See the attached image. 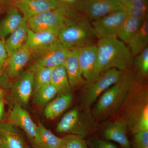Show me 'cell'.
<instances>
[{
    "mask_svg": "<svg viewBox=\"0 0 148 148\" xmlns=\"http://www.w3.org/2000/svg\"><path fill=\"white\" fill-rule=\"evenodd\" d=\"M133 95L124 119L132 134L148 130V92L143 90Z\"/></svg>",
    "mask_w": 148,
    "mask_h": 148,
    "instance_id": "4",
    "label": "cell"
},
{
    "mask_svg": "<svg viewBox=\"0 0 148 148\" xmlns=\"http://www.w3.org/2000/svg\"><path fill=\"white\" fill-rule=\"evenodd\" d=\"M124 77L123 71L111 69L104 72L92 82L87 84L82 96L83 103L85 108H90L103 92L121 81Z\"/></svg>",
    "mask_w": 148,
    "mask_h": 148,
    "instance_id": "6",
    "label": "cell"
},
{
    "mask_svg": "<svg viewBox=\"0 0 148 148\" xmlns=\"http://www.w3.org/2000/svg\"><path fill=\"white\" fill-rule=\"evenodd\" d=\"M128 127L123 119L112 123L105 128L103 132L106 140L118 143L121 148H131L127 136Z\"/></svg>",
    "mask_w": 148,
    "mask_h": 148,
    "instance_id": "18",
    "label": "cell"
},
{
    "mask_svg": "<svg viewBox=\"0 0 148 148\" xmlns=\"http://www.w3.org/2000/svg\"><path fill=\"white\" fill-rule=\"evenodd\" d=\"M11 1H12L13 3L14 4V3L19 2L22 1H24V0H11Z\"/></svg>",
    "mask_w": 148,
    "mask_h": 148,
    "instance_id": "40",
    "label": "cell"
},
{
    "mask_svg": "<svg viewBox=\"0 0 148 148\" xmlns=\"http://www.w3.org/2000/svg\"><path fill=\"white\" fill-rule=\"evenodd\" d=\"M72 19L64 10L57 8L28 18L27 23L29 29L33 32H51L58 35Z\"/></svg>",
    "mask_w": 148,
    "mask_h": 148,
    "instance_id": "5",
    "label": "cell"
},
{
    "mask_svg": "<svg viewBox=\"0 0 148 148\" xmlns=\"http://www.w3.org/2000/svg\"><path fill=\"white\" fill-rule=\"evenodd\" d=\"M4 111V104L2 100H0V121L2 118L3 116Z\"/></svg>",
    "mask_w": 148,
    "mask_h": 148,
    "instance_id": "37",
    "label": "cell"
},
{
    "mask_svg": "<svg viewBox=\"0 0 148 148\" xmlns=\"http://www.w3.org/2000/svg\"><path fill=\"white\" fill-rule=\"evenodd\" d=\"M4 97V92L0 88V100H2Z\"/></svg>",
    "mask_w": 148,
    "mask_h": 148,
    "instance_id": "39",
    "label": "cell"
},
{
    "mask_svg": "<svg viewBox=\"0 0 148 148\" xmlns=\"http://www.w3.org/2000/svg\"><path fill=\"white\" fill-rule=\"evenodd\" d=\"M135 63L143 76L148 73V47L135 56Z\"/></svg>",
    "mask_w": 148,
    "mask_h": 148,
    "instance_id": "32",
    "label": "cell"
},
{
    "mask_svg": "<svg viewBox=\"0 0 148 148\" xmlns=\"http://www.w3.org/2000/svg\"><path fill=\"white\" fill-rule=\"evenodd\" d=\"M97 40L91 24L85 18L71 19L57 36L58 42L68 49L95 44Z\"/></svg>",
    "mask_w": 148,
    "mask_h": 148,
    "instance_id": "3",
    "label": "cell"
},
{
    "mask_svg": "<svg viewBox=\"0 0 148 148\" xmlns=\"http://www.w3.org/2000/svg\"><path fill=\"white\" fill-rule=\"evenodd\" d=\"M127 16V14L123 8L92 21L91 25L98 40L103 38L117 37Z\"/></svg>",
    "mask_w": 148,
    "mask_h": 148,
    "instance_id": "7",
    "label": "cell"
},
{
    "mask_svg": "<svg viewBox=\"0 0 148 148\" xmlns=\"http://www.w3.org/2000/svg\"><path fill=\"white\" fill-rule=\"evenodd\" d=\"M96 45L98 77L104 72L111 69L123 71L133 62L134 57L127 46L117 37L99 39Z\"/></svg>",
    "mask_w": 148,
    "mask_h": 148,
    "instance_id": "1",
    "label": "cell"
},
{
    "mask_svg": "<svg viewBox=\"0 0 148 148\" xmlns=\"http://www.w3.org/2000/svg\"><path fill=\"white\" fill-rule=\"evenodd\" d=\"M147 18L127 16L121 27L117 37L125 43H127L139 31Z\"/></svg>",
    "mask_w": 148,
    "mask_h": 148,
    "instance_id": "24",
    "label": "cell"
},
{
    "mask_svg": "<svg viewBox=\"0 0 148 148\" xmlns=\"http://www.w3.org/2000/svg\"><path fill=\"white\" fill-rule=\"evenodd\" d=\"M69 49L64 47L58 41L44 49L32 53L34 63L48 68H54L64 64Z\"/></svg>",
    "mask_w": 148,
    "mask_h": 148,
    "instance_id": "8",
    "label": "cell"
},
{
    "mask_svg": "<svg viewBox=\"0 0 148 148\" xmlns=\"http://www.w3.org/2000/svg\"><path fill=\"white\" fill-rule=\"evenodd\" d=\"M34 88V75L29 69L18 76L12 86V94L18 102L23 105H27Z\"/></svg>",
    "mask_w": 148,
    "mask_h": 148,
    "instance_id": "13",
    "label": "cell"
},
{
    "mask_svg": "<svg viewBox=\"0 0 148 148\" xmlns=\"http://www.w3.org/2000/svg\"><path fill=\"white\" fill-rule=\"evenodd\" d=\"M12 6H13V3L11 0H0V14L6 12Z\"/></svg>",
    "mask_w": 148,
    "mask_h": 148,
    "instance_id": "36",
    "label": "cell"
},
{
    "mask_svg": "<svg viewBox=\"0 0 148 148\" xmlns=\"http://www.w3.org/2000/svg\"><path fill=\"white\" fill-rule=\"evenodd\" d=\"M32 55V52L25 44L11 53L6 61L9 76L12 78L18 76Z\"/></svg>",
    "mask_w": 148,
    "mask_h": 148,
    "instance_id": "17",
    "label": "cell"
},
{
    "mask_svg": "<svg viewBox=\"0 0 148 148\" xmlns=\"http://www.w3.org/2000/svg\"><path fill=\"white\" fill-rule=\"evenodd\" d=\"M131 148H148V130L134 134Z\"/></svg>",
    "mask_w": 148,
    "mask_h": 148,
    "instance_id": "33",
    "label": "cell"
},
{
    "mask_svg": "<svg viewBox=\"0 0 148 148\" xmlns=\"http://www.w3.org/2000/svg\"><path fill=\"white\" fill-rule=\"evenodd\" d=\"M50 83L58 90V94L71 92L72 88L64 64L53 68Z\"/></svg>",
    "mask_w": 148,
    "mask_h": 148,
    "instance_id": "26",
    "label": "cell"
},
{
    "mask_svg": "<svg viewBox=\"0 0 148 148\" xmlns=\"http://www.w3.org/2000/svg\"><path fill=\"white\" fill-rule=\"evenodd\" d=\"M34 93V103L40 106L49 103L58 94V90L51 83L40 87Z\"/></svg>",
    "mask_w": 148,
    "mask_h": 148,
    "instance_id": "29",
    "label": "cell"
},
{
    "mask_svg": "<svg viewBox=\"0 0 148 148\" xmlns=\"http://www.w3.org/2000/svg\"><path fill=\"white\" fill-rule=\"evenodd\" d=\"M71 92L58 94V96L53 99L44 110V114L48 119H55L63 113L69 108L73 101Z\"/></svg>",
    "mask_w": 148,
    "mask_h": 148,
    "instance_id": "22",
    "label": "cell"
},
{
    "mask_svg": "<svg viewBox=\"0 0 148 148\" xmlns=\"http://www.w3.org/2000/svg\"><path fill=\"white\" fill-rule=\"evenodd\" d=\"M79 60L83 77L87 84L98 77V49L96 44L79 48Z\"/></svg>",
    "mask_w": 148,
    "mask_h": 148,
    "instance_id": "11",
    "label": "cell"
},
{
    "mask_svg": "<svg viewBox=\"0 0 148 148\" xmlns=\"http://www.w3.org/2000/svg\"><path fill=\"white\" fill-rule=\"evenodd\" d=\"M29 1H31V0H29Z\"/></svg>",
    "mask_w": 148,
    "mask_h": 148,
    "instance_id": "42",
    "label": "cell"
},
{
    "mask_svg": "<svg viewBox=\"0 0 148 148\" xmlns=\"http://www.w3.org/2000/svg\"><path fill=\"white\" fill-rule=\"evenodd\" d=\"M53 68H48L33 63L30 67L34 77V92L40 87L50 83L51 76Z\"/></svg>",
    "mask_w": 148,
    "mask_h": 148,
    "instance_id": "28",
    "label": "cell"
},
{
    "mask_svg": "<svg viewBox=\"0 0 148 148\" xmlns=\"http://www.w3.org/2000/svg\"><path fill=\"white\" fill-rule=\"evenodd\" d=\"M56 130L59 133H70L83 138L87 136L88 132L84 118L77 108L72 109L64 115L57 125Z\"/></svg>",
    "mask_w": 148,
    "mask_h": 148,
    "instance_id": "10",
    "label": "cell"
},
{
    "mask_svg": "<svg viewBox=\"0 0 148 148\" xmlns=\"http://www.w3.org/2000/svg\"><path fill=\"white\" fill-rule=\"evenodd\" d=\"M24 16L16 7L12 6L6 11V14L0 21V38L5 40L18 27Z\"/></svg>",
    "mask_w": 148,
    "mask_h": 148,
    "instance_id": "20",
    "label": "cell"
},
{
    "mask_svg": "<svg viewBox=\"0 0 148 148\" xmlns=\"http://www.w3.org/2000/svg\"><path fill=\"white\" fill-rule=\"evenodd\" d=\"M29 30L27 18L24 16L23 21L18 28L13 31L5 40L8 56L13 51L25 44L27 40Z\"/></svg>",
    "mask_w": 148,
    "mask_h": 148,
    "instance_id": "23",
    "label": "cell"
},
{
    "mask_svg": "<svg viewBox=\"0 0 148 148\" xmlns=\"http://www.w3.org/2000/svg\"><path fill=\"white\" fill-rule=\"evenodd\" d=\"M26 148H32L31 147H29V146L27 145V147Z\"/></svg>",
    "mask_w": 148,
    "mask_h": 148,
    "instance_id": "41",
    "label": "cell"
},
{
    "mask_svg": "<svg viewBox=\"0 0 148 148\" xmlns=\"http://www.w3.org/2000/svg\"><path fill=\"white\" fill-rule=\"evenodd\" d=\"M10 123L19 127L25 132L31 143L38 135V125L32 120L28 111L18 104H15L10 112Z\"/></svg>",
    "mask_w": 148,
    "mask_h": 148,
    "instance_id": "12",
    "label": "cell"
},
{
    "mask_svg": "<svg viewBox=\"0 0 148 148\" xmlns=\"http://www.w3.org/2000/svg\"><path fill=\"white\" fill-rule=\"evenodd\" d=\"M27 146L16 126L10 122L0 123V148H26Z\"/></svg>",
    "mask_w": 148,
    "mask_h": 148,
    "instance_id": "14",
    "label": "cell"
},
{
    "mask_svg": "<svg viewBox=\"0 0 148 148\" xmlns=\"http://www.w3.org/2000/svg\"><path fill=\"white\" fill-rule=\"evenodd\" d=\"M56 1L58 3L59 8L64 10L70 18L77 20L85 18L82 15L83 5L84 0Z\"/></svg>",
    "mask_w": 148,
    "mask_h": 148,
    "instance_id": "27",
    "label": "cell"
},
{
    "mask_svg": "<svg viewBox=\"0 0 148 148\" xmlns=\"http://www.w3.org/2000/svg\"><path fill=\"white\" fill-rule=\"evenodd\" d=\"M129 49L133 57L142 52L148 44V19H146L142 27L136 34L127 43Z\"/></svg>",
    "mask_w": 148,
    "mask_h": 148,
    "instance_id": "25",
    "label": "cell"
},
{
    "mask_svg": "<svg viewBox=\"0 0 148 148\" xmlns=\"http://www.w3.org/2000/svg\"><path fill=\"white\" fill-rule=\"evenodd\" d=\"M123 8L119 0H84L82 15L92 21Z\"/></svg>",
    "mask_w": 148,
    "mask_h": 148,
    "instance_id": "9",
    "label": "cell"
},
{
    "mask_svg": "<svg viewBox=\"0 0 148 148\" xmlns=\"http://www.w3.org/2000/svg\"><path fill=\"white\" fill-rule=\"evenodd\" d=\"M13 6L27 19L45 12L59 8L56 0H24L14 3Z\"/></svg>",
    "mask_w": 148,
    "mask_h": 148,
    "instance_id": "15",
    "label": "cell"
},
{
    "mask_svg": "<svg viewBox=\"0 0 148 148\" xmlns=\"http://www.w3.org/2000/svg\"><path fill=\"white\" fill-rule=\"evenodd\" d=\"M131 87L130 79L124 77L103 92L92 110L95 119H104L116 113L125 102Z\"/></svg>",
    "mask_w": 148,
    "mask_h": 148,
    "instance_id": "2",
    "label": "cell"
},
{
    "mask_svg": "<svg viewBox=\"0 0 148 148\" xmlns=\"http://www.w3.org/2000/svg\"><path fill=\"white\" fill-rule=\"evenodd\" d=\"M58 35L47 32H34L29 29L25 44L32 53L57 42Z\"/></svg>",
    "mask_w": 148,
    "mask_h": 148,
    "instance_id": "19",
    "label": "cell"
},
{
    "mask_svg": "<svg viewBox=\"0 0 148 148\" xmlns=\"http://www.w3.org/2000/svg\"><path fill=\"white\" fill-rule=\"evenodd\" d=\"M78 135H71L64 138L61 148H88L87 141Z\"/></svg>",
    "mask_w": 148,
    "mask_h": 148,
    "instance_id": "31",
    "label": "cell"
},
{
    "mask_svg": "<svg viewBox=\"0 0 148 148\" xmlns=\"http://www.w3.org/2000/svg\"><path fill=\"white\" fill-rule=\"evenodd\" d=\"M127 16L148 18L147 0H133L123 6Z\"/></svg>",
    "mask_w": 148,
    "mask_h": 148,
    "instance_id": "30",
    "label": "cell"
},
{
    "mask_svg": "<svg viewBox=\"0 0 148 148\" xmlns=\"http://www.w3.org/2000/svg\"><path fill=\"white\" fill-rule=\"evenodd\" d=\"M132 1H133V0H119L120 1L123 6L127 4L128 3H130Z\"/></svg>",
    "mask_w": 148,
    "mask_h": 148,
    "instance_id": "38",
    "label": "cell"
},
{
    "mask_svg": "<svg viewBox=\"0 0 148 148\" xmlns=\"http://www.w3.org/2000/svg\"><path fill=\"white\" fill-rule=\"evenodd\" d=\"M38 135L32 143L34 148H61L64 138H59L48 130L40 123L38 124Z\"/></svg>",
    "mask_w": 148,
    "mask_h": 148,
    "instance_id": "21",
    "label": "cell"
},
{
    "mask_svg": "<svg viewBox=\"0 0 148 148\" xmlns=\"http://www.w3.org/2000/svg\"><path fill=\"white\" fill-rule=\"evenodd\" d=\"M8 57L5 40L0 38V71L6 62Z\"/></svg>",
    "mask_w": 148,
    "mask_h": 148,
    "instance_id": "35",
    "label": "cell"
},
{
    "mask_svg": "<svg viewBox=\"0 0 148 148\" xmlns=\"http://www.w3.org/2000/svg\"><path fill=\"white\" fill-rule=\"evenodd\" d=\"M79 48L78 47L69 49L64 64L72 88L86 83L83 77L80 67L79 60Z\"/></svg>",
    "mask_w": 148,
    "mask_h": 148,
    "instance_id": "16",
    "label": "cell"
},
{
    "mask_svg": "<svg viewBox=\"0 0 148 148\" xmlns=\"http://www.w3.org/2000/svg\"><path fill=\"white\" fill-rule=\"evenodd\" d=\"M88 148H118L112 143L107 140L93 138L87 141Z\"/></svg>",
    "mask_w": 148,
    "mask_h": 148,
    "instance_id": "34",
    "label": "cell"
}]
</instances>
